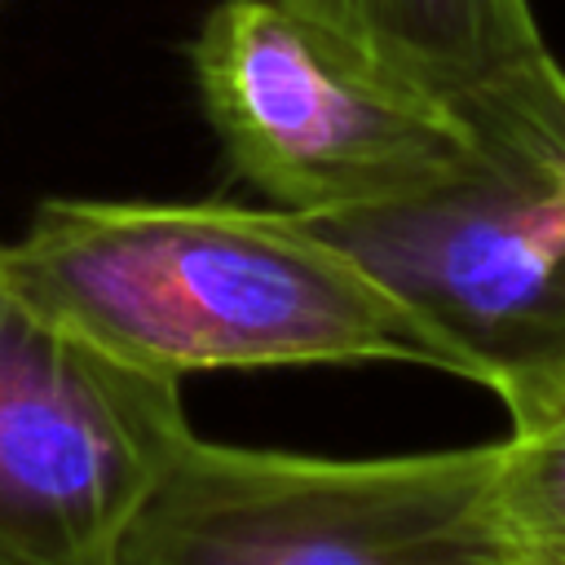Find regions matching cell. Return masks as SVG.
Masks as SVG:
<instances>
[{
  "label": "cell",
  "instance_id": "6",
  "mask_svg": "<svg viewBox=\"0 0 565 565\" xmlns=\"http://www.w3.org/2000/svg\"><path fill=\"white\" fill-rule=\"evenodd\" d=\"M433 102L481 159L565 168V66L530 0H287Z\"/></svg>",
  "mask_w": 565,
  "mask_h": 565
},
{
  "label": "cell",
  "instance_id": "5",
  "mask_svg": "<svg viewBox=\"0 0 565 565\" xmlns=\"http://www.w3.org/2000/svg\"><path fill=\"white\" fill-rule=\"evenodd\" d=\"M190 441L181 380L66 322L0 243V565H106Z\"/></svg>",
  "mask_w": 565,
  "mask_h": 565
},
{
  "label": "cell",
  "instance_id": "2",
  "mask_svg": "<svg viewBox=\"0 0 565 565\" xmlns=\"http://www.w3.org/2000/svg\"><path fill=\"white\" fill-rule=\"evenodd\" d=\"M106 565H521L499 441L327 459L194 437Z\"/></svg>",
  "mask_w": 565,
  "mask_h": 565
},
{
  "label": "cell",
  "instance_id": "8",
  "mask_svg": "<svg viewBox=\"0 0 565 565\" xmlns=\"http://www.w3.org/2000/svg\"><path fill=\"white\" fill-rule=\"evenodd\" d=\"M547 402H565V371H561V380H556V388H552V397Z\"/></svg>",
  "mask_w": 565,
  "mask_h": 565
},
{
  "label": "cell",
  "instance_id": "4",
  "mask_svg": "<svg viewBox=\"0 0 565 565\" xmlns=\"http://www.w3.org/2000/svg\"><path fill=\"white\" fill-rule=\"evenodd\" d=\"M415 322L433 366L521 415L565 371V168L472 159L411 199L313 221Z\"/></svg>",
  "mask_w": 565,
  "mask_h": 565
},
{
  "label": "cell",
  "instance_id": "3",
  "mask_svg": "<svg viewBox=\"0 0 565 565\" xmlns=\"http://www.w3.org/2000/svg\"><path fill=\"white\" fill-rule=\"evenodd\" d=\"M190 66L230 168L309 221L411 199L477 159L455 119L287 0L212 4Z\"/></svg>",
  "mask_w": 565,
  "mask_h": 565
},
{
  "label": "cell",
  "instance_id": "1",
  "mask_svg": "<svg viewBox=\"0 0 565 565\" xmlns=\"http://www.w3.org/2000/svg\"><path fill=\"white\" fill-rule=\"evenodd\" d=\"M9 256L66 322L168 380L318 362L433 366L393 296L287 207L44 199Z\"/></svg>",
  "mask_w": 565,
  "mask_h": 565
},
{
  "label": "cell",
  "instance_id": "7",
  "mask_svg": "<svg viewBox=\"0 0 565 565\" xmlns=\"http://www.w3.org/2000/svg\"><path fill=\"white\" fill-rule=\"evenodd\" d=\"M499 508L521 565H565V402L512 415L499 441Z\"/></svg>",
  "mask_w": 565,
  "mask_h": 565
}]
</instances>
